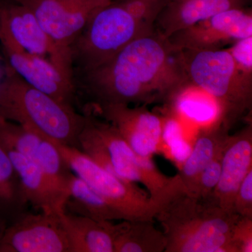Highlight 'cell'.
<instances>
[{"label":"cell","instance_id":"cell-1","mask_svg":"<svg viewBox=\"0 0 252 252\" xmlns=\"http://www.w3.org/2000/svg\"><path fill=\"white\" fill-rule=\"evenodd\" d=\"M91 107L171 102L189 84L179 50L154 31L136 38L98 67L73 77Z\"/></svg>","mask_w":252,"mask_h":252},{"label":"cell","instance_id":"cell-2","mask_svg":"<svg viewBox=\"0 0 252 252\" xmlns=\"http://www.w3.org/2000/svg\"><path fill=\"white\" fill-rule=\"evenodd\" d=\"M239 217L212 198L201 200L182 189L158 207L155 220L166 238L165 252H237L232 236Z\"/></svg>","mask_w":252,"mask_h":252},{"label":"cell","instance_id":"cell-3","mask_svg":"<svg viewBox=\"0 0 252 252\" xmlns=\"http://www.w3.org/2000/svg\"><path fill=\"white\" fill-rule=\"evenodd\" d=\"M84 114L85 122L78 138V149L112 175L143 185L157 210L182 189L178 174L174 177L164 175L151 158L137 155L112 124L91 113Z\"/></svg>","mask_w":252,"mask_h":252},{"label":"cell","instance_id":"cell-4","mask_svg":"<svg viewBox=\"0 0 252 252\" xmlns=\"http://www.w3.org/2000/svg\"><path fill=\"white\" fill-rule=\"evenodd\" d=\"M0 119L21 124L56 143L78 148L86 116L29 85L8 67L0 82Z\"/></svg>","mask_w":252,"mask_h":252},{"label":"cell","instance_id":"cell-5","mask_svg":"<svg viewBox=\"0 0 252 252\" xmlns=\"http://www.w3.org/2000/svg\"><path fill=\"white\" fill-rule=\"evenodd\" d=\"M179 56L189 84L215 99L220 117L232 127L251 112L252 81L239 72L227 49L199 51L179 50Z\"/></svg>","mask_w":252,"mask_h":252},{"label":"cell","instance_id":"cell-6","mask_svg":"<svg viewBox=\"0 0 252 252\" xmlns=\"http://www.w3.org/2000/svg\"><path fill=\"white\" fill-rule=\"evenodd\" d=\"M154 28L134 17L118 0L99 7L71 46L73 77L107 62Z\"/></svg>","mask_w":252,"mask_h":252},{"label":"cell","instance_id":"cell-7","mask_svg":"<svg viewBox=\"0 0 252 252\" xmlns=\"http://www.w3.org/2000/svg\"><path fill=\"white\" fill-rule=\"evenodd\" d=\"M56 144L71 171L107 200L123 220L154 221L157 207L148 193L104 170L77 147Z\"/></svg>","mask_w":252,"mask_h":252},{"label":"cell","instance_id":"cell-8","mask_svg":"<svg viewBox=\"0 0 252 252\" xmlns=\"http://www.w3.org/2000/svg\"><path fill=\"white\" fill-rule=\"evenodd\" d=\"M35 15L60 56L72 70L70 49L96 10L107 0H18Z\"/></svg>","mask_w":252,"mask_h":252},{"label":"cell","instance_id":"cell-9","mask_svg":"<svg viewBox=\"0 0 252 252\" xmlns=\"http://www.w3.org/2000/svg\"><path fill=\"white\" fill-rule=\"evenodd\" d=\"M0 141L40 167L49 181L60 208L63 210L72 172L64 162L57 144L21 124L1 119Z\"/></svg>","mask_w":252,"mask_h":252},{"label":"cell","instance_id":"cell-10","mask_svg":"<svg viewBox=\"0 0 252 252\" xmlns=\"http://www.w3.org/2000/svg\"><path fill=\"white\" fill-rule=\"evenodd\" d=\"M60 213L23 212L0 229V252H70Z\"/></svg>","mask_w":252,"mask_h":252},{"label":"cell","instance_id":"cell-11","mask_svg":"<svg viewBox=\"0 0 252 252\" xmlns=\"http://www.w3.org/2000/svg\"><path fill=\"white\" fill-rule=\"evenodd\" d=\"M252 36L251 8L227 10L167 38L177 50L212 51L226 49L237 41Z\"/></svg>","mask_w":252,"mask_h":252},{"label":"cell","instance_id":"cell-12","mask_svg":"<svg viewBox=\"0 0 252 252\" xmlns=\"http://www.w3.org/2000/svg\"><path fill=\"white\" fill-rule=\"evenodd\" d=\"M0 42L1 46L47 58L73 79L72 69L60 56L33 11L23 3L0 6Z\"/></svg>","mask_w":252,"mask_h":252},{"label":"cell","instance_id":"cell-13","mask_svg":"<svg viewBox=\"0 0 252 252\" xmlns=\"http://www.w3.org/2000/svg\"><path fill=\"white\" fill-rule=\"evenodd\" d=\"M91 108L112 124L140 157L152 158L157 152L162 139L163 121L145 105L104 104Z\"/></svg>","mask_w":252,"mask_h":252},{"label":"cell","instance_id":"cell-14","mask_svg":"<svg viewBox=\"0 0 252 252\" xmlns=\"http://www.w3.org/2000/svg\"><path fill=\"white\" fill-rule=\"evenodd\" d=\"M2 46L8 67L32 87L74 107L77 91L74 81L51 60L8 46Z\"/></svg>","mask_w":252,"mask_h":252},{"label":"cell","instance_id":"cell-15","mask_svg":"<svg viewBox=\"0 0 252 252\" xmlns=\"http://www.w3.org/2000/svg\"><path fill=\"white\" fill-rule=\"evenodd\" d=\"M252 169V124L230 135L223 149L220 180L212 198L223 210L233 211L235 195L245 176Z\"/></svg>","mask_w":252,"mask_h":252},{"label":"cell","instance_id":"cell-16","mask_svg":"<svg viewBox=\"0 0 252 252\" xmlns=\"http://www.w3.org/2000/svg\"><path fill=\"white\" fill-rule=\"evenodd\" d=\"M250 0H167L154 23V30L167 38L220 12L247 7Z\"/></svg>","mask_w":252,"mask_h":252},{"label":"cell","instance_id":"cell-17","mask_svg":"<svg viewBox=\"0 0 252 252\" xmlns=\"http://www.w3.org/2000/svg\"><path fill=\"white\" fill-rule=\"evenodd\" d=\"M231 127L220 117L199 132L193 149L182 165L180 180L186 193L191 196L199 175L210 162L223 152Z\"/></svg>","mask_w":252,"mask_h":252},{"label":"cell","instance_id":"cell-18","mask_svg":"<svg viewBox=\"0 0 252 252\" xmlns=\"http://www.w3.org/2000/svg\"><path fill=\"white\" fill-rule=\"evenodd\" d=\"M67 233L70 252H114L111 223L72 215L60 213Z\"/></svg>","mask_w":252,"mask_h":252},{"label":"cell","instance_id":"cell-19","mask_svg":"<svg viewBox=\"0 0 252 252\" xmlns=\"http://www.w3.org/2000/svg\"><path fill=\"white\" fill-rule=\"evenodd\" d=\"M5 147L14 165L29 205L38 211L46 213L63 212L60 208L49 181L40 167L14 149L6 146Z\"/></svg>","mask_w":252,"mask_h":252},{"label":"cell","instance_id":"cell-20","mask_svg":"<svg viewBox=\"0 0 252 252\" xmlns=\"http://www.w3.org/2000/svg\"><path fill=\"white\" fill-rule=\"evenodd\" d=\"M114 252H163L167 240L152 220H121L111 223Z\"/></svg>","mask_w":252,"mask_h":252},{"label":"cell","instance_id":"cell-21","mask_svg":"<svg viewBox=\"0 0 252 252\" xmlns=\"http://www.w3.org/2000/svg\"><path fill=\"white\" fill-rule=\"evenodd\" d=\"M63 212L100 221L121 220L122 217L80 177L71 174Z\"/></svg>","mask_w":252,"mask_h":252},{"label":"cell","instance_id":"cell-22","mask_svg":"<svg viewBox=\"0 0 252 252\" xmlns=\"http://www.w3.org/2000/svg\"><path fill=\"white\" fill-rule=\"evenodd\" d=\"M28 205L7 150L0 141V229L27 211Z\"/></svg>","mask_w":252,"mask_h":252},{"label":"cell","instance_id":"cell-23","mask_svg":"<svg viewBox=\"0 0 252 252\" xmlns=\"http://www.w3.org/2000/svg\"><path fill=\"white\" fill-rule=\"evenodd\" d=\"M171 102L178 112L194 122H213L220 117V109L215 99L190 84L176 94Z\"/></svg>","mask_w":252,"mask_h":252},{"label":"cell","instance_id":"cell-24","mask_svg":"<svg viewBox=\"0 0 252 252\" xmlns=\"http://www.w3.org/2000/svg\"><path fill=\"white\" fill-rule=\"evenodd\" d=\"M223 152L214 158L200 174L191 196L201 200L212 198L220 180Z\"/></svg>","mask_w":252,"mask_h":252},{"label":"cell","instance_id":"cell-25","mask_svg":"<svg viewBox=\"0 0 252 252\" xmlns=\"http://www.w3.org/2000/svg\"><path fill=\"white\" fill-rule=\"evenodd\" d=\"M140 22L153 28L154 23L167 0H118Z\"/></svg>","mask_w":252,"mask_h":252},{"label":"cell","instance_id":"cell-26","mask_svg":"<svg viewBox=\"0 0 252 252\" xmlns=\"http://www.w3.org/2000/svg\"><path fill=\"white\" fill-rule=\"evenodd\" d=\"M244 77L252 81V36L237 41L226 48Z\"/></svg>","mask_w":252,"mask_h":252},{"label":"cell","instance_id":"cell-27","mask_svg":"<svg viewBox=\"0 0 252 252\" xmlns=\"http://www.w3.org/2000/svg\"><path fill=\"white\" fill-rule=\"evenodd\" d=\"M233 211L238 216L252 218V169L239 187Z\"/></svg>","mask_w":252,"mask_h":252},{"label":"cell","instance_id":"cell-28","mask_svg":"<svg viewBox=\"0 0 252 252\" xmlns=\"http://www.w3.org/2000/svg\"><path fill=\"white\" fill-rule=\"evenodd\" d=\"M232 238L237 252H252V218L239 217L233 228Z\"/></svg>","mask_w":252,"mask_h":252},{"label":"cell","instance_id":"cell-29","mask_svg":"<svg viewBox=\"0 0 252 252\" xmlns=\"http://www.w3.org/2000/svg\"><path fill=\"white\" fill-rule=\"evenodd\" d=\"M3 77H4V76H3L2 72H1V68H0V82H1V79H2Z\"/></svg>","mask_w":252,"mask_h":252},{"label":"cell","instance_id":"cell-30","mask_svg":"<svg viewBox=\"0 0 252 252\" xmlns=\"http://www.w3.org/2000/svg\"><path fill=\"white\" fill-rule=\"evenodd\" d=\"M107 1H114V0H107Z\"/></svg>","mask_w":252,"mask_h":252}]
</instances>
